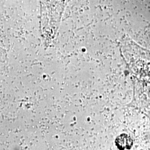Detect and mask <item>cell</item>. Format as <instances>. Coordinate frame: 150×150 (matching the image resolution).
<instances>
[{"instance_id":"1","label":"cell","mask_w":150,"mask_h":150,"mask_svg":"<svg viewBox=\"0 0 150 150\" xmlns=\"http://www.w3.org/2000/svg\"><path fill=\"white\" fill-rule=\"evenodd\" d=\"M116 145L120 150H129L133 145L132 139L126 134H121L115 141Z\"/></svg>"}]
</instances>
